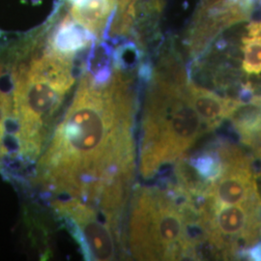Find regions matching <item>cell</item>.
Returning a JSON list of instances; mask_svg holds the SVG:
<instances>
[{"label":"cell","mask_w":261,"mask_h":261,"mask_svg":"<svg viewBox=\"0 0 261 261\" xmlns=\"http://www.w3.org/2000/svg\"><path fill=\"white\" fill-rule=\"evenodd\" d=\"M53 206L80 244L85 259H115L120 240L97 209L75 198L57 200Z\"/></svg>","instance_id":"5b68a950"},{"label":"cell","mask_w":261,"mask_h":261,"mask_svg":"<svg viewBox=\"0 0 261 261\" xmlns=\"http://www.w3.org/2000/svg\"><path fill=\"white\" fill-rule=\"evenodd\" d=\"M84 72L38 162L36 178L49 192L75 198L117 222L136 163L133 79L116 66L103 84Z\"/></svg>","instance_id":"6da1fadb"},{"label":"cell","mask_w":261,"mask_h":261,"mask_svg":"<svg viewBox=\"0 0 261 261\" xmlns=\"http://www.w3.org/2000/svg\"><path fill=\"white\" fill-rule=\"evenodd\" d=\"M150 81L140 149V171L145 179L177 163L207 130L189 102V77L176 56H164Z\"/></svg>","instance_id":"3957f363"},{"label":"cell","mask_w":261,"mask_h":261,"mask_svg":"<svg viewBox=\"0 0 261 261\" xmlns=\"http://www.w3.org/2000/svg\"><path fill=\"white\" fill-rule=\"evenodd\" d=\"M12 115L18 122L15 137L20 158L34 161L42 153L67 94L75 82V60L55 53L39 35L13 61Z\"/></svg>","instance_id":"7a4b0ae2"},{"label":"cell","mask_w":261,"mask_h":261,"mask_svg":"<svg viewBox=\"0 0 261 261\" xmlns=\"http://www.w3.org/2000/svg\"><path fill=\"white\" fill-rule=\"evenodd\" d=\"M242 43L243 71L248 75H260L261 34H247Z\"/></svg>","instance_id":"8fae6325"},{"label":"cell","mask_w":261,"mask_h":261,"mask_svg":"<svg viewBox=\"0 0 261 261\" xmlns=\"http://www.w3.org/2000/svg\"><path fill=\"white\" fill-rule=\"evenodd\" d=\"M255 151H256V152H257V153H258V154H259V155H260V157H261V140H260V142H259V143H258V145H257V146H256V148H255Z\"/></svg>","instance_id":"4fadbf2b"},{"label":"cell","mask_w":261,"mask_h":261,"mask_svg":"<svg viewBox=\"0 0 261 261\" xmlns=\"http://www.w3.org/2000/svg\"><path fill=\"white\" fill-rule=\"evenodd\" d=\"M128 247L139 260L186 259L184 216L164 189L143 187L135 194Z\"/></svg>","instance_id":"277c9868"},{"label":"cell","mask_w":261,"mask_h":261,"mask_svg":"<svg viewBox=\"0 0 261 261\" xmlns=\"http://www.w3.org/2000/svg\"><path fill=\"white\" fill-rule=\"evenodd\" d=\"M116 7V0H77L70 9L71 17L89 30L95 37L106 34L107 23L110 22Z\"/></svg>","instance_id":"9c48e42d"},{"label":"cell","mask_w":261,"mask_h":261,"mask_svg":"<svg viewBox=\"0 0 261 261\" xmlns=\"http://www.w3.org/2000/svg\"><path fill=\"white\" fill-rule=\"evenodd\" d=\"M95 39L89 30L68 15L47 36V44L57 55L75 60V56L93 46Z\"/></svg>","instance_id":"ba28073f"},{"label":"cell","mask_w":261,"mask_h":261,"mask_svg":"<svg viewBox=\"0 0 261 261\" xmlns=\"http://www.w3.org/2000/svg\"><path fill=\"white\" fill-rule=\"evenodd\" d=\"M242 257L247 258L248 260L261 261V241L255 243L247 249L243 253Z\"/></svg>","instance_id":"7c38bea8"},{"label":"cell","mask_w":261,"mask_h":261,"mask_svg":"<svg viewBox=\"0 0 261 261\" xmlns=\"http://www.w3.org/2000/svg\"><path fill=\"white\" fill-rule=\"evenodd\" d=\"M207 193L214 208L250 203L261 197L251 169L240 167L225 168L221 177L209 184Z\"/></svg>","instance_id":"8992f818"},{"label":"cell","mask_w":261,"mask_h":261,"mask_svg":"<svg viewBox=\"0 0 261 261\" xmlns=\"http://www.w3.org/2000/svg\"><path fill=\"white\" fill-rule=\"evenodd\" d=\"M189 102L205 126L206 130H213L222 125L232 110L236 100L222 96L194 84L191 80L187 84Z\"/></svg>","instance_id":"52a82bcc"},{"label":"cell","mask_w":261,"mask_h":261,"mask_svg":"<svg viewBox=\"0 0 261 261\" xmlns=\"http://www.w3.org/2000/svg\"><path fill=\"white\" fill-rule=\"evenodd\" d=\"M190 166L194 168L197 175L208 183H212L224 173V165L218 152L213 149H207L196 153L188 161Z\"/></svg>","instance_id":"30bf717a"}]
</instances>
